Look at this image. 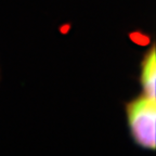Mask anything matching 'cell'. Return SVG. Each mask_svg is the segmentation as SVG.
<instances>
[{
	"label": "cell",
	"instance_id": "2",
	"mask_svg": "<svg viewBox=\"0 0 156 156\" xmlns=\"http://www.w3.org/2000/svg\"><path fill=\"white\" fill-rule=\"evenodd\" d=\"M155 79H156V60L155 48L151 47L144 56L141 64L140 83L143 89V94L155 99Z\"/></svg>",
	"mask_w": 156,
	"mask_h": 156
},
{
	"label": "cell",
	"instance_id": "1",
	"mask_svg": "<svg viewBox=\"0 0 156 156\" xmlns=\"http://www.w3.org/2000/svg\"><path fill=\"white\" fill-rule=\"evenodd\" d=\"M127 122L132 139L143 149H155V99L142 94L128 103Z\"/></svg>",
	"mask_w": 156,
	"mask_h": 156
}]
</instances>
